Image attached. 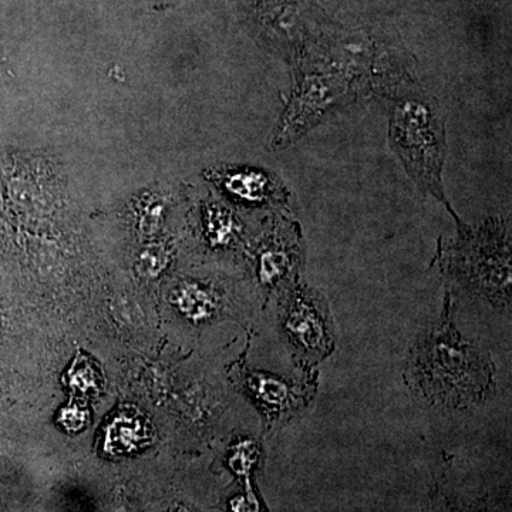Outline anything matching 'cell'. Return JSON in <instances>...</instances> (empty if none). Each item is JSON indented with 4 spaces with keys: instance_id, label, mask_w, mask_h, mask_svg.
<instances>
[{
    "instance_id": "obj_1",
    "label": "cell",
    "mask_w": 512,
    "mask_h": 512,
    "mask_svg": "<svg viewBox=\"0 0 512 512\" xmlns=\"http://www.w3.org/2000/svg\"><path fill=\"white\" fill-rule=\"evenodd\" d=\"M404 382L417 402L446 410L477 406L494 393L493 359L461 335L450 295L440 322L414 339L404 366Z\"/></svg>"
},
{
    "instance_id": "obj_6",
    "label": "cell",
    "mask_w": 512,
    "mask_h": 512,
    "mask_svg": "<svg viewBox=\"0 0 512 512\" xmlns=\"http://www.w3.org/2000/svg\"><path fill=\"white\" fill-rule=\"evenodd\" d=\"M242 383L266 421L275 426L291 423L311 406L318 392L316 373H308L302 380L264 372H245Z\"/></svg>"
},
{
    "instance_id": "obj_16",
    "label": "cell",
    "mask_w": 512,
    "mask_h": 512,
    "mask_svg": "<svg viewBox=\"0 0 512 512\" xmlns=\"http://www.w3.org/2000/svg\"><path fill=\"white\" fill-rule=\"evenodd\" d=\"M87 413L82 407L73 404V406L66 407L60 416V423L66 427L67 430L79 431L86 426Z\"/></svg>"
},
{
    "instance_id": "obj_14",
    "label": "cell",
    "mask_w": 512,
    "mask_h": 512,
    "mask_svg": "<svg viewBox=\"0 0 512 512\" xmlns=\"http://www.w3.org/2000/svg\"><path fill=\"white\" fill-rule=\"evenodd\" d=\"M229 510L231 512H268L249 481L244 493L235 495L229 500Z\"/></svg>"
},
{
    "instance_id": "obj_11",
    "label": "cell",
    "mask_w": 512,
    "mask_h": 512,
    "mask_svg": "<svg viewBox=\"0 0 512 512\" xmlns=\"http://www.w3.org/2000/svg\"><path fill=\"white\" fill-rule=\"evenodd\" d=\"M147 429L138 417L121 414L107 430V450L113 453H126L143 443Z\"/></svg>"
},
{
    "instance_id": "obj_9",
    "label": "cell",
    "mask_w": 512,
    "mask_h": 512,
    "mask_svg": "<svg viewBox=\"0 0 512 512\" xmlns=\"http://www.w3.org/2000/svg\"><path fill=\"white\" fill-rule=\"evenodd\" d=\"M205 239L214 248H228L237 242L241 227L237 218L225 208L210 205L202 217Z\"/></svg>"
},
{
    "instance_id": "obj_7",
    "label": "cell",
    "mask_w": 512,
    "mask_h": 512,
    "mask_svg": "<svg viewBox=\"0 0 512 512\" xmlns=\"http://www.w3.org/2000/svg\"><path fill=\"white\" fill-rule=\"evenodd\" d=\"M215 183L235 200L248 205H282L289 191L268 171L251 167L225 168L214 175Z\"/></svg>"
},
{
    "instance_id": "obj_2",
    "label": "cell",
    "mask_w": 512,
    "mask_h": 512,
    "mask_svg": "<svg viewBox=\"0 0 512 512\" xmlns=\"http://www.w3.org/2000/svg\"><path fill=\"white\" fill-rule=\"evenodd\" d=\"M439 256L451 284L498 311H510L511 241L503 221L488 220L477 228L463 225L456 241Z\"/></svg>"
},
{
    "instance_id": "obj_12",
    "label": "cell",
    "mask_w": 512,
    "mask_h": 512,
    "mask_svg": "<svg viewBox=\"0 0 512 512\" xmlns=\"http://www.w3.org/2000/svg\"><path fill=\"white\" fill-rule=\"evenodd\" d=\"M262 450L258 441L241 439L229 448L228 466L238 477L249 480L261 461Z\"/></svg>"
},
{
    "instance_id": "obj_5",
    "label": "cell",
    "mask_w": 512,
    "mask_h": 512,
    "mask_svg": "<svg viewBox=\"0 0 512 512\" xmlns=\"http://www.w3.org/2000/svg\"><path fill=\"white\" fill-rule=\"evenodd\" d=\"M305 244L301 227L291 218L272 222L255 255V275L266 292L284 293L301 281Z\"/></svg>"
},
{
    "instance_id": "obj_15",
    "label": "cell",
    "mask_w": 512,
    "mask_h": 512,
    "mask_svg": "<svg viewBox=\"0 0 512 512\" xmlns=\"http://www.w3.org/2000/svg\"><path fill=\"white\" fill-rule=\"evenodd\" d=\"M167 252L161 248H150L141 255L140 258V271L144 275L156 276L163 271L164 266L167 265Z\"/></svg>"
},
{
    "instance_id": "obj_17",
    "label": "cell",
    "mask_w": 512,
    "mask_h": 512,
    "mask_svg": "<svg viewBox=\"0 0 512 512\" xmlns=\"http://www.w3.org/2000/svg\"><path fill=\"white\" fill-rule=\"evenodd\" d=\"M180 512H190V511H180Z\"/></svg>"
},
{
    "instance_id": "obj_13",
    "label": "cell",
    "mask_w": 512,
    "mask_h": 512,
    "mask_svg": "<svg viewBox=\"0 0 512 512\" xmlns=\"http://www.w3.org/2000/svg\"><path fill=\"white\" fill-rule=\"evenodd\" d=\"M69 386L74 393L90 394L99 389V375L96 367L86 356H79L69 372Z\"/></svg>"
},
{
    "instance_id": "obj_10",
    "label": "cell",
    "mask_w": 512,
    "mask_h": 512,
    "mask_svg": "<svg viewBox=\"0 0 512 512\" xmlns=\"http://www.w3.org/2000/svg\"><path fill=\"white\" fill-rule=\"evenodd\" d=\"M423 512H490L487 498H467L448 490L437 480L431 488Z\"/></svg>"
},
{
    "instance_id": "obj_8",
    "label": "cell",
    "mask_w": 512,
    "mask_h": 512,
    "mask_svg": "<svg viewBox=\"0 0 512 512\" xmlns=\"http://www.w3.org/2000/svg\"><path fill=\"white\" fill-rule=\"evenodd\" d=\"M175 305L185 318L194 323L214 319L220 311V296L210 286L200 282H185L175 292Z\"/></svg>"
},
{
    "instance_id": "obj_4",
    "label": "cell",
    "mask_w": 512,
    "mask_h": 512,
    "mask_svg": "<svg viewBox=\"0 0 512 512\" xmlns=\"http://www.w3.org/2000/svg\"><path fill=\"white\" fill-rule=\"evenodd\" d=\"M279 322L293 363L305 373H313L336 348L335 322L328 302L301 281L282 295Z\"/></svg>"
},
{
    "instance_id": "obj_3",
    "label": "cell",
    "mask_w": 512,
    "mask_h": 512,
    "mask_svg": "<svg viewBox=\"0 0 512 512\" xmlns=\"http://www.w3.org/2000/svg\"><path fill=\"white\" fill-rule=\"evenodd\" d=\"M390 140L421 190L447 204L441 185L446 140L443 120L434 100L407 96L394 101L390 113Z\"/></svg>"
}]
</instances>
